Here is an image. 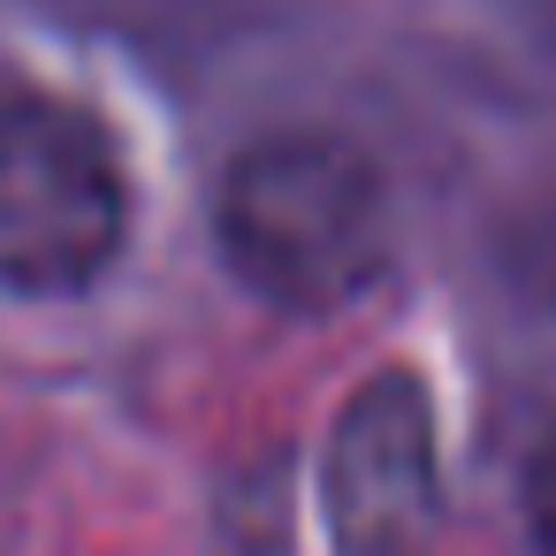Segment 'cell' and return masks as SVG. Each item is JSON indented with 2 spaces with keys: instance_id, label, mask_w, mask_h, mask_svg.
Listing matches in <instances>:
<instances>
[{
  "instance_id": "1",
  "label": "cell",
  "mask_w": 556,
  "mask_h": 556,
  "mask_svg": "<svg viewBox=\"0 0 556 556\" xmlns=\"http://www.w3.org/2000/svg\"><path fill=\"white\" fill-rule=\"evenodd\" d=\"M222 252L244 290L282 313H336L389 267V199L358 146L282 130L229 161L214 199Z\"/></svg>"
},
{
  "instance_id": "2",
  "label": "cell",
  "mask_w": 556,
  "mask_h": 556,
  "mask_svg": "<svg viewBox=\"0 0 556 556\" xmlns=\"http://www.w3.org/2000/svg\"><path fill=\"white\" fill-rule=\"evenodd\" d=\"M123 237L130 176L108 130L39 85H0V290L70 298L115 267Z\"/></svg>"
},
{
  "instance_id": "3",
  "label": "cell",
  "mask_w": 556,
  "mask_h": 556,
  "mask_svg": "<svg viewBox=\"0 0 556 556\" xmlns=\"http://www.w3.org/2000/svg\"><path fill=\"white\" fill-rule=\"evenodd\" d=\"M442 510L434 419L412 374L366 381L328 434V518L343 556H419Z\"/></svg>"
},
{
  "instance_id": "4",
  "label": "cell",
  "mask_w": 556,
  "mask_h": 556,
  "mask_svg": "<svg viewBox=\"0 0 556 556\" xmlns=\"http://www.w3.org/2000/svg\"><path fill=\"white\" fill-rule=\"evenodd\" d=\"M526 510H533V541L556 556V427L541 434L533 450V472H526Z\"/></svg>"
}]
</instances>
